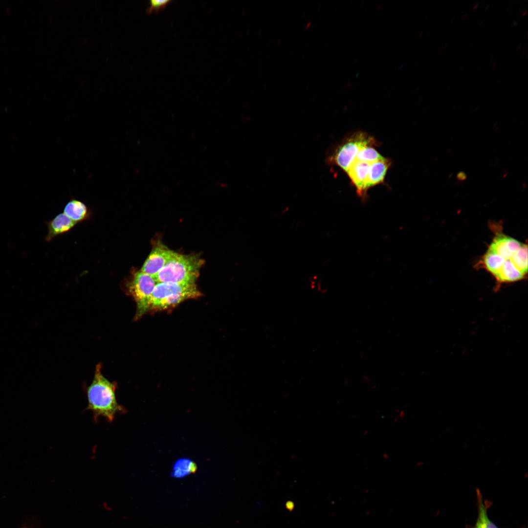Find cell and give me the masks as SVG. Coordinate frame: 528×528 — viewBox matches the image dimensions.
<instances>
[{"label": "cell", "mask_w": 528, "mask_h": 528, "mask_svg": "<svg viewBox=\"0 0 528 528\" xmlns=\"http://www.w3.org/2000/svg\"><path fill=\"white\" fill-rule=\"evenodd\" d=\"M455 18L454 17H453V18H452L451 19V21H450V23H452V22H453L454 21V20H455Z\"/></svg>", "instance_id": "ffe728a7"}, {"label": "cell", "mask_w": 528, "mask_h": 528, "mask_svg": "<svg viewBox=\"0 0 528 528\" xmlns=\"http://www.w3.org/2000/svg\"><path fill=\"white\" fill-rule=\"evenodd\" d=\"M86 205L82 201L71 199L65 206L64 213L75 223L84 220L88 215Z\"/></svg>", "instance_id": "8fae6325"}, {"label": "cell", "mask_w": 528, "mask_h": 528, "mask_svg": "<svg viewBox=\"0 0 528 528\" xmlns=\"http://www.w3.org/2000/svg\"><path fill=\"white\" fill-rule=\"evenodd\" d=\"M463 68H464V66H462V67H461L460 68V71H462V69H463Z\"/></svg>", "instance_id": "484cf974"}, {"label": "cell", "mask_w": 528, "mask_h": 528, "mask_svg": "<svg viewBox=\"0 0 528 528\" xmlns=\"http://www.w3.org/2000/svg\"><path fill=\"white\" fill-rule=\"evenodd\" d=\"M203 263L199 255L174 252L163 268L154 277L157 283L196 284Z\"/></svg>", "instance_id": "7a4b0ae2"}, {"label": "cell", "mask_w": 528, "mask_h": 528, "mask_svg": "<svg viewBox=\"0 0 528 528\" xmlns=\"http://www.w3.org/2000/svg\"><path fill=\"white\" fill-rule=\"evenodd\" d=\"M372 146L368 145L362 148L357 154L355 159L361 162L371 163L384 159L385 157L382 156Z\"/></svg>", "instance_id": "4fadbf2b"}, {"label": "cell", "mask_w": 528, "mask_h": 528, "mask_svg": "<svg viewBox=\"0 0 528 528\" xmlns=\"http://www.w3.org/2000/svg\"><path fill=\"white\" fill-rule=\"evenodd\" d=\"M441 50H442V48H440V49H439V52H441V51H442Z\"/></svg>", "instance_id": "4316f807"}, {"label": "cell", "mask_w": 528, "mask_h": 528, "mask_svg": "<svg viewBox=\"0 0 528 528\" xmlns=\"http://www.w3.org/2000/svg\"><path fill=\"white\" fill-rule=\"evenodd\" d=\"M170 0H151L150 6L148 8V12H151L153 10L158 11L160 8H164L169 2Z\"/></svg>", "instance_id": "5bb4252c"}, {"label": "cell", "mask_w": 528, "mask_h": 528, "mask_svg": "<svg viewBox=\"0 0 528 528\" xmlns=\"http://www.w3.org/2000/svg\"><path fill=\"white\" fill-rule=\"evenodd\" d=\"M201 295L196 284L158 283L151 296L149 311L171 309L184 301Z\"/></svg>", "instance_id": "3957f363"}, {"label": "cell", "mask_w": 528, "mask_h": 528, "mask_svg": "<svg viewBox=\"0 0 528 528\" xmlns=\"http://www.w3.org/2000/svg\"><path fill=\"white\" fill-rule=\"evenodd\" d=\"M489 4H487V5H486V6L485 7V8H484V9H485V10H487V9H488V8H489Z\"/></svg>", "instance_id": "44dd1931"}, {"label": "cell", "mask_w": 528, "mask_h": 528, "mask_svg": "<svg viewBox=\"0 0 528 528\" xmlns=\"http://www.w3.org/2000/svg\"><path fill=\"white\" fill-rule=\"evenodd\" d=\"M448 43H446V44H445L444 45V47H443V49H445V48H446V47H447V46H448Z\"/></svg>", "instance_id": "7402d4cb"}, {"label": "cell", "mask_w": 528, "mask_h": 528, "mask_svg": "<svg viewBox=\"0 0 528 528\" xmlns=\"http://www.w3.org/2000/svg\"><path fill=\"white\" fill-rule=\"evenodd\" d=\"M374 144L373 138L366 134L356 133L336 148L329 155L327 161L329 163L335 164L346 172L359 151L366 146Z\"/></svg>", "instance_id": "5b68a950"}, {"label": "cell", "mask_w": 528, "mask_h": 528, "mask_svg": "<svg viewBox=\"0 0 528 528\" xmlns=\"http://www.w3.org/2000/svg\"><path fill=\"white\" fill-rule=\"evenodd\" d=\"M523 243L502 233H497L489 245L488 249L506 260H511Z\"/></svg>", "instance_id": "52a82bcc"}, {"label": "cell", "mask_w": 528, "mask_h": 528, "mask_svg": "<svg viewBox=\"0 0 528 528\" xmlns=\"http://www.w3.org/2000/svg\"></svg>", "instance_id": "83f0119b"}, {"label": "cell", "mask_w": 528, "mask_h": 528, "mask_svg": "<svg viewBox=\"0 0 528 528\" xmlns=\"http://www.w3.org/2000/svg\"><path fill=\"white\" fill-rule=\"evenodd\" d=\"M483 22H484V21H482L481 22H480V23H479V26H481V25H482V24H483Z\"/></svg>", "instance_id": "603a6c76"}, {"label": "cell", "mask_w": 528, "mask_h": 528, "mask_svg": "<svg viewBox=\"0 0 528 528\" xmlns=\"http://www.w3.org/2000/svg\"><path fill=\"white\" fill-rule=\"evenodd\" d=\"M174 252L160 242L156 243L144 263L140 271L154 276L163 268Z\"/></svg>", "instance_id": "8992f818"}, {"label": "cell", "mask_w": 528, "mask_h": 528, "mask_svg": "<svg viewBox=\"0 0 528 528\" xmlns=\"http://www.w3.org/2000/svg\"><path fill=\"white\" fill-rule=\"evenodd\" d=\"M390 165L391 161L386 158L370 164L366 184L367 191L371 187L383 182Z\"/></svg>", "instance_id": "9c48e42d"}, {"label": "cell", "mask_w": 528, "mask_h": 528, "mask_svg": "<svg viewBox=\"0 0 528 528\" xmlns=\"http://www.w3.org/2000/svg\"><path fill=\"white\" fill-rule=\"evenodd\" d=\"M513 23H514V24H513V26H516V25H517V22H515Z\"/></svg>", "instance_id": "d4e9b609"}, {"label": "cell", "mask_w": 528, "mask_h": 528, "mask_svg": "<svg viewBox=\"0 0 528 528\" xmlns=\"http://www.w3.org/2000/svg\"><path fill=\"white\" fill-rule=\"evenodd\" d=\"M521 45H518V47L517 48V51L519 50L521 48Z\"/></svg>", "instance_id": "cb8c5ba5"}, {"label": "cell", "mask_w": 528, "mask_h": 528, "mask_svg": "<svg viewBox=\"0 0 528 528\" xmlns=\"http://www.w3.org/2000/svg\"><path fill=\"white\" fill-rule=\"evenodd\" d=\"M527 11H527V10H525V11H524L523 12V14H522V16H521V17H524V16H525L526 15H527Z\"/></svg>", "instance_id": "d6986e66"}, {"label": "cell", "mask_w": 528, "mask_h": 528, "mask_svg": "<svg viewBox=\"0 0 528 528\" xmlns=\"http://www.w3.org/2000/svg\"><path fill=\"white\" fill-rule=\"evenodd\" d=\"M467 17H468V14H464L462 15V16H461V19L462 20H465L467 18Z\"/></svg>", "instance_id": "2e32d148"}, {"label": "cell", "mask_w": 528, "mask_h": 528, "mask_svg": "<svg viewBox=\"0 0 528 528\" xmlns=\"http://www.w3.org/2000/svg\"><path fill=\"white\" fill-rule=\"evenodd\" d=\"M479 5V2H478L476 3H475V4L474 5V6H473V10L474 11H475V10H476L477 9Z\"/></svg>", "instance_id": "9a60e30c"}, {"label": "cell", "mask_w": 528, "mask_h": 528, "mask_svg": "<svg viewBox=\"0 0 528 528\" xmlns=\"http://www.w3.org/2000/svg\"><path fill=\"white\" fill-rule=\"evenodd\" d=\"M370 164L355 159L346 171L357 195L363 200L367 197L366 184Z\"/></svg>", "instance_id": "ba28073f"}, {"label": "cell", "mask_w": 528, "mask_h": 528, "mask_svg": "<svg viewBox=\"0 0 528 528\" xmlns=\"http://www.w3.org/2000/svg\"><path fill=\"white\" fill-rule=\"evenodd\" d=\"M478 502V516L474 528H498L488 518L487 507L483 502L480 491L477 492Z\"/></svg>", "instance_id": "7c38bea8"}, {"label": "cell", "mask_w": 528, "mask_h": 528, "mask_svg": "<svg viewBox=\"0 0 528 528\" xmlns=\"http://www.w3.org/2000/svg\"><path fill=\"white\" fill-rule=\"evenodd\" d=\"M492 68L493 69L496 66V65H497L496 61L495 60H494L492 62Z\"/></svg>", "instance_id": "e0dca14e"}, {"label": "cell", "mask_w": 528, "mask_h": 528, "mask_svg": "<svg viewBox=\"0 0 528 528\" xmlns=\"http://www.w3.org/2000/svg\"><path fill=\"white\" fill-rule=\"evenodd\" d=\"M157 283L154 276L140 270L133 273L127 282L126 291L133 298L136 305L135 320L149 311L151 296Z\"/></svg>", "instance_id": "277c9868"}, {"label": "cell", "mask_w": 528, "mask_h": 528, "mask_svg": "<svg viewBox=\"0 0 528 528\" xmlns=\"http://www.w3.org/2000/svg\"><path fill=\"white\" fill-rule=\"evenodd\" d=\"M75 224V222L64 213L58 215L47 222L48 233L45 238L46 241H50L57 235L67 232Z\"/></svg>", "instance_id": "30bf717a"}, {"label": "cell", "mask_w": 528, "mask_h": 528, "mask_svg": "<svg viewBox=\"0 0 528 528\" xmlns=\"http://www.w3.org/2000/svg\"><path fill=\"white\" fill-rule=\"evenodd\" d=\"M493 59H494V54H491V55H490V56L489 57V61H490V63H492V62L493 61Z\"/></svg>", "instance_id": "ac0fdd59"}, {"label": "cell", "mask_w": 528, "mask_h": 528, "mask_svg": "<svg viewBox=\"0 0 528 528\" xmlns=\"http://www.w3.org/2000/svg\"><path fill=\"white\" fill-rule=\"evenodd\" d=\"M101 364L96 365L92 382L87 388L88 406L93 415V418L102 417L112 422L117 414H124L125 408L116 399L115 392L117 383L110 382L103 374Z\"/></svg>", "instance_id": "6da1fadb"}]
</instances>
